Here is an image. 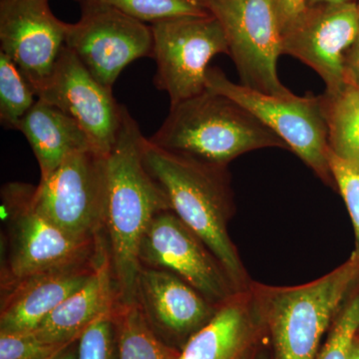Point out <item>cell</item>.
I'll return each instance as SVG.
<instances>
[{"label": "cell", "mask_w": 359, "mask_h": 359, "mask_svg": "<svg viewBox=\"0 0 359 359\" xmlns=\"http://www.w3.org/2000/svg\"><path fill=\"white\" fill-rule=\"evenodd\" d=\"M144 136L125 107L117 140L107 157V205L104 233L118 304L136 302L142 268L140 247L153 219L171 211L166 196L142 157Z\"/></svg>", "instance_id": "obj_1"}, {"label": "cell", "mask_w": 359, "mask_h": 359, "mask_svg": "<svg viewBox=\"0 0 359 359\" xmlns=\"http://www.w3.org/2000/svg\"><path fill=\"white\" fill-rule=\"evenodd\" d=\"M142 157L149 173L166 196L170 210L202 238L224 266L236 290L249 289L252 280L229 233L235 204L228 168L158 147L145 137Z\"/></svg>", "instance_id": "obj_2"}, {"label": "cell", "mask_w": 359, "mask_h": 359, "mask_svg": "<svg viewBox=\"0 0 359 359\" xmlns=\"http://www.w3.org/2000/svg\"><path fill=\"white\" fill-rule=\"evenodd\" d=\"M359 285V249L327 275L294 287L252 282L250 292L273 359H316L349 295Z\"/></svg>", "instance_id": "obj_3"}, {"label": "cell", "mask_w": 359, "mask_h": 359, "mask_svg": "<svg viewBox=\"0 0 359 359\" xmlns=\"http://www.w3.org/2000/svg\"><path fill=\"white\" fill-rule=\"evenodd\" d=\"M149 140L158 147L224 168L252 151L289 149L240 104L208 89L171 105L166 120Z\"/></svg>", "instance_id": "obj_4"}, {"label": "cell", "mask_w": 359, "mask_h": 359, "mask_svg": "<svg viewBox=\"0 0 359 359\" xmlns=\"http://www.w3.org/2000/svg\"><path fill=\"white\" fill-rule=\"evenodd\" d=\"M35 188L9 183L1 190L6 219V249L1 292L29 276L94 259L106 241L79 240L59 228L33 204Z\"/></svg>", "instance_id": "obj_5"}, {"label": "cell", "mask_w": 359, "mask_h": 359, "mask_svg": "<svg viewBox=\"0 0 359 359\" xmlns=\"http://www.w3.org/2000/svg\"><path fill=\"white\" fill-rule=\"evenodd\" d=\"M205 89L240 104L278 135L325 185L335 186L328 161V128L321 95H268L236 84L218 67L208 69Z\"/></svg>", "instance_id": "obj_6"}, {"label": "cell", "mask_w": 359, "mask_h": 359, "mask_svg": "<svg viewBox=\"0 0 359 359\" xmlns=\"http://www.w3.org/2000/svg\"><path fill=\"white\" fill-rule=\"evenodd\" d=\"M223 27L241 84L268 95L294 94L280 82L283 33L273 0H201Z\"/></svg>", "instance_id": "obj_7"}, {"label": "cell", "mask_w": 359, "mask_h": 359, "mask_svg": "<svg viewBox=\"0 0 359 359\" xmlns=\"http://www.w3.org/2000/svg\"><path fill=\"white\" fill-rule=\"evenodd\" d=\"M107 157L93 149L70 155L35 188L33 204L59 228L79 240L104 233Z\"/></svg>", "instance_id": "obj_8"}, {"label": "cell", "mask_w": 359, "mask_h": 359, "mask_svg": "<svg viewBox=\"0 0 359 359\" xmlns=\"http://www.w3.org/2000/svg\"><path fill=\"white\" fill-rule=\"evenodd\" d=\"M151 29L154 83L171 105L204 92L210 61L218 54L230 55L223 27L212 14L159 21Z\"/></svg>", "instance_id": "obj_9"}, {"label": "cell", "mask_w": 359, "mask_h": 359, "mask_svg": "<svg viewBox=\"0 0 359 359\" xmlns=\"http://www.w3.org/2000/svg\"><path fill=\"white\" fill-rule=\"evenodd\" d=\"M65 46L95 79L112 89L126 66L152 56V29L109 4L82 0L81 18L68 26Z\"/></svg>", "instance_id": "obj_10"}, {"label": "cell", "mask_w": 359, "mask_h": 359, "mask_svg": "<svg viewBox=\"0 0 359 359\" xmlns=\"http://www.w3.org/2000/svg\"><path fill=\"white\" fill-rule=\"evenodd\" d=\"M140 263L171 271L216 306L238 292L212 250L172 211L153 219L142 241Z\"/></svg>", "instance_id": "obj_11"}, {"label": "cell", "mask_w": 359, "mask_h": 359, "mask_svg": "<svg viewBox=\"0 0 359 359\" xmlns=\"http://www.w3.org/2000/svg\"><path fill=\"white\" fill-rule=\"evenodd\" d=\"M37 98L55 106L79 124L97 152L110 154L121 127L125 106L104 86L67 47Z\"/></svg>", "instance_id": "obj_12"}, {"label": "cell", "mask_w": 359, "mask_h": 359, "mask_svg": "<svg viewBox=\"0 0 359 359\" xmlns=\"http://www.w3.org/2000/svg\"><path fill=\"white\" fill-rule=\"evenodd\" d=\"M359 36L358 4L309 6L283 33V54L313 68L327 86V93L344 88L346 53Z\"/></svg>", "instance_id": "obj_13"}, {"label": "cell", "mask_w": 359, "mask_h": 359, "mask_svg": "<svg viewBox=\"0 0 359 359\" xmlns=\"http://www.w3.org/2000/svg\"><path fill=\"white\" fill-rule=\"evenodd\" d=\"M68 26L52 13L48 0H0V51L20 68L36 96L65 47Z\"/></svg>", "instance_id": "obj_14"}, {"label": "cell", "mask_w": 359, "mask_h": 359, "mask_svg": "<svg viewBox=\"0 0 359 359\" xmlns=\"http://www.w3.org/2000/svg\"><path fill=\"white\" fill-rule=\"evenodd\" d=\"M107 254L105 241L90 261L37 273L1 292L0 332H33L61 302L89 282Z\"/></svg>", "instance_id": "obj_15"}, {"label": "cell", "mask_w": 359, "mask_h": 359, "mask_svg": "<svg viewBox=\"0 0 359 359\" xmlns=\"http://www.w3.org/2000/svg\"><path fill=\"white\" fill-rule=\"evenodd\" d=\"M136 304L154 332L186 344L219 308L171 271L143 266L137 278Z\"/></svg>", "instance_id": "obj_16"}, {"label": "cell", "mask_w": 359, "mask_h": 359, "mask_svg": "<svg viewBox=\"0 0 359 359\" xmlns=\"http://www.w3.org/2000/svg\"><path fill=\"white\" fill-rule=\"evenodd\" d=\"M264 337H268L266 327L249 287L222 302L177 359H255Z\"/></svg>", "instance_id": "obj_17"}, {"label": "cell", "mask_w": 359, "mask_h": 359, "mask_svg": "<svg viewBox=\"0 0 359 359\" xmlns=\"http://www.w3.org/2000/svg\"><path fill=\"white\" fill-rule=\"evenodd\" d=\"M116 302L108 252L89 282L61 302L32 332L49 344H71L97 318L112 311Z\"/></svg>", "instance_id": "obj_18"}, {"label": "cell", "mask_w": 359, "mask_h": 359, "mask_svg": "<svg viewBox=\"0 0 359 359\" xmlns=\"http://www.w3.org/2000/svg\"><path fill=\"white\" fill-rule=\"evenodd\" d=\"M39 162L41 179H46L70 155L95 149L74 119L55 106L37 98L18 127ZM96 151V150H95Z\"/></svg>", "instance_id": "obj_19"}, {"label": "cell", "mask_w": 359, "mask_h": 359, "mask_svg": "<svg viewBox=\"0 0 359 359\" xmlns=\"http://www.w3.org/2000/svg\"><path fill=\"white\" fill-rule=\"evenodd\" d=\"M332 154L359 167V90L346 83L321 95Z\"/></svg>", "instance_id": "obj_20"}, {"label": "cell", "mask_w": 359, "mask_h": 359, "mask_svg": "<svg viewBox=\"0 0 359 359\" xmlns=\"http://www.w3.org/2000/svg\"><path fill=\"white\" fill-rule=\"evenodd\" d=\"M118 359H177L181 351L165 344L136 302L114 309Z\"/></svg>", "instance_id": "obj_21"}, {"label": "cell", "mask_w": 359, "mask_h": 359, "mask_svg": "<svg viewBox=\"0 0 359 359\" xmlns=\"http://www.w3.org/2000/svg\"><path fill=\"white\" fill-rule=\"evenodd\" d=\"M37 101L27 78L6 54L0 51V122L4 128L18 130Z\"/></svg>", "instance_id": "obj_22"}, {"label": "cell", "mask_w": 359, "mask_h": 359, "mask_svg": "<svg viewBox=\"0 0 359 359\" xmlns=\"http://www.w3.org/2000/svg\"><path fill=\"white\" fill-rule=\"evenodd\" d=\"M142 22L156 23L188 16H208L201 0H97Z\"/></svg>", "instance_id": "obj_23"}, {"label": "cell", "mask_w": 359, "mask_h": 359, "mask_svg": "<svg viewBox=\"0 0 359 359\" xmlns=\"http://www.w3.org/2000/svg\"><path fill=\"white\" fill-rule=\"evenodd\" d=\"M358 330L359 285L340 309L316 359H349L351 344Z\"/></svg>", "instance_id": "obj_24"}, {"label": "cell", "mask_w": 359, "mask_h": 359, "mask_svg": "<svg viewBox=\"0 0 359 359\" xmlns=\"http://www.w3.org/2000/svg\"><path fill=\"white\" fill-rule=\"evenodd\" d=\"M114 309L97 318L78 339L77 359H118Z\"/></svg>", "instance_id": "obj_25"}, {"label": "cell", "mask_w": 359, "mask_h": 359, "mask_svg": "<svg viewBox=\"0 0 359 359\" xmlns=\"http://www.w3.org/2000/svg\"><path fill=\"white\" fill-rule=\"evenodd\" d=\"M69 346L43 341L32 332H0V359H55Z\"/></svg>", "instance_id": "obj_26"}, {"label": "cell", "mask_w": 359, "mask_h": 359, "mask_svg": "<svg viewBox=\"0 0 359 359\" xmlns=\"http://www.w3.org/2000/svg\"><path fill=\"white\" fill-rule=\"evenodd\" d=\"M328 161L335 186L339 188L351 215L355 231L356 248L359 249V167L340 159L330 150Z\"/></svg>", "instance_id": "obj_27"}, {"label": "cell", "mask_w": 359, "mask_h": 359, "mask_svg": "<svg viewBox=\"0 0 359 359\" xmlns=\"http://www.w3.org/2000/svg\"><path fill=\"white\" fill-rule=\"evenodd\" d=\"M273 4L282 33L294 25L308 8L306 0H273Z\"/></svg>", "instance_id": "obj_28"}, {"label": "cell", "mask_w": 359, "mask_h": 359, "mask_svg": "<svg viewBox=\"0 0 359 359\" xmlns=\"http://www.w3.org/2000/svg\"><path fill=\"white\" fill-rule=\"evenodd\" d=\"M344 75L346 83L359 90V36L346 53Z\"/></svg>", "instance_id": "obj_29"}, {"label": "cell", "mask_w": 359, "mask_h": 359, "mask_svg": "<svg viewBox=\"0 0 359 359\" xmlns=\"http://www.w3.org/2000/svg\"><path fill=\"white\" fill-rule=\"evenodd\" d=\"M306 6H320V4H340L351 2V0H306Z\"/></svg>", "instance_id": "obj_30"}, {"label": "cell", "mask_w": 359, "mask_h": 359, "mask_svg": "<svg viewBox=\"0 0 359 359\" xmlns=\"http://www.w3.org/2000/svg\"><path fill=\"white\" fill-rule=\"evenodd\" d=\"M349 359H359V335L356 334L351 344V354Z\"/></svg>", "instance_id": "obj_31"}, {"label": "cell", "mask_w": 359, "mask_h": 359, "mask_svg": "<svg viewBox=\"0 0 359 359\" xmlns=\"http://www.w3.org/2000/svg\"><path fill=\"white\" fill-rule=\"evenodd\" d=\"M55 359H77V351L75 353V351H68L67 348Z\"/></svg>", "instance_id": "obj_32"}, {"label": "cell", "mask_w": 359, "mask_h": 359, "mask_svg": "<svg viewBox=\"0 0 359 359\" xmlns=\"http://www.w3.org/2000/svg\"><path fill=\"white\" fill-rule=\"evenodd\" d=\"M255 359H269V354L264 348H262L261 351H259V353L257 354Z\"/></svg>", "instance_id": "obj_33"}, {"label": "cell", "mask_w": 359, "mask_h": 359, "mask_svg": "<svg viewBox=\"0 0 359 359\" xmlns=\"http://www.w3.org/2000/svg\"><path fill=\"white\" fill-rule=\"evenodd\" d=\"M358 11H359V4H358Z\"/></svg>", "instance_id": "obj_34"}, {"label": "cell", "mask_w": 359, "mask_h": 359, "mask_svg": "<svg viewBox=\"0 0 359 359\" xmlns=\"http://www.w3.org/2000/svg\"><path fill=\"white\" fill-rule=\"evenodd\" d=\"M358 335H359V330H358Z\"/></svg>", "instance_id": "obj_35"}]
</instances>
